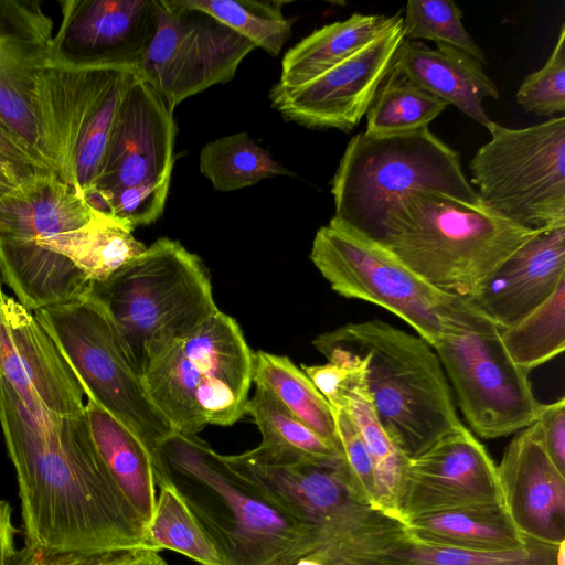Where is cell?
I'll use <instances>...</instances> for the list:
<instances>
[{
	"label": "cell",
	"mask_w": 565,
	"mask_h": 565,
	"mask_svg": "<svg viewBox=\"0 0 565 565\" xmlns=\"http://www.w3.org/2000/svg\"><path fill=\"white\" fill-rule=\"evenodd\" d=\"M93 216L82 191L50 171L0 198V274L24 308L33 312L90 292L92 282L73 262L38 245Z\"/></svg>",
	"instance_id": "cell-8"
},
{
	"label": "cell",
	"mask_w": 565,
	"mask_h": 565,
	"mask_svg": "<svg viewBox=\"0 0 565 565\" xmlns=\"http://www.w3.org/2000/svg\"><path fill=\"white\" fill-rule=\"evenodd\" d=\"M539 231L481 201L416 191L392 209L374 244L436 289L469 299Z\"/></svg>",
	"instance_id": "cell-4"
},
{
	"label": "cell",
	"mask_w": 565,
	"mask_h": 565,
	"mask_svg": "<svg viewBox=\"0 0 565 565\" xmlns=\"http://www.w3.org/2000/svg\"><path fill=\"white\" fill-rule=\"evenodd\" d=\"M406 41L429 40L450 45L486 63L483 51L476 44L462 24V11L451 0H409L403 18Z\"/></svg>",
	"instance_id": "cell-38"
},
{
	"label": "cell",
	"mask_w": 565,
	"mask_h": 565,
	"mask_svg": "<svg viewBox=\"0 0 565 565\" xmlns=\"http://www.w3.org/2000/svg\"><path fill=\"white\" fill-rule=\"evenodd\" d=\"M247 39L255 47L278 56L291 35L295 18L282 12L286 1L271 0H181Z\"/></svg>",
	"instance_id": "cell-35"
},
{
	"label": "cell",
	"mask_w": 565,
	"mask_h": 565,
	"mask_svg": "<svg viewBox=\"0 0 565 565\" xmlns=\"http://www.w3.org/2000/svg\"><path fill=\"white\" fill-rule=\"evenodd\" d=\"M355 356L360 369L345 392L341 409L349 415L370 455L379 509L402 521L398 504L409 459L396 447L380 423L365 385L364 364Z\"/></svg>",
	"instance_id": "cell-28"
},
{
	"label": "cell",
	"mask_w": 565,
	"mask_h": 565,
	"mask_svg": "<svg viewBox=\"0 0 565 565\" xmlns=\"http://www.w3.org/2000/svg\"><path fill=\"white\" fill-rule=\"evenodd\" d=\"M52 42L53 21L42 0H0V122L22 140L43 169L55 173L39 106Z\"/></svg>",
	"instance_id": "cell-16"
},
{
	"label": "cell",
	"mask_w": 565,
	"mask_h": 565,
	"mask_svg": "<svg viewBox=\"0 0 565 565\" xmlns=\"http://www.w3.org/2000/svg\"><path fill=\"white\" fill-rule=\"evenodd\" d=\"M397 559L399 565H565V542L529 540L518 550L483 552L431 547L409 539Z\"/></svg>",
	"instance_id": "cell-37"
},
{
	"label": "cell",
	"mask_w": 565,
	"mask_h": 565,
	"mask_svg": "<svg viewBox=\"0 0 565 565\" xmlns=\"http://www.w3.org/2000/svg\"><path fill=\"white\" fill-rule=\"evenodd\" d=\"M469 162L480 201L531 230L565 225V117L514 129L491 121Z\"/></svg>",
	"instance_id": "cell-13"
},
{
	"label": "cell",
	"mask_w": 565,
	"mask_h": 565,
	"mask_svg": "<svg viewBox=\"0 0 565 565\" xmlns=\"http://www.w3.org/2000/svg\"><path fill=\"white\" fill-rule=\"evenodd\" d=\"M252 382L267 388L294 416L342 454L333 408L289 358L253 352Z\"/></svg>",
	"instance_id": "cell-30"
},
{
	"label": "cell",
	"mask_w": 565,
	"mask_h": 565,
	"mask_svg": "<svg viewBox=\"0 0 565 565\" xmlns=\"http://www.w3.org/2000/svg\"><path fill=\"white\" fill-rule=\"evenodd\" d=\"M472 430L486 439L520 431L537 417L527 372L507 353L499 327L463 299L431 345Z\"/></svg>",
	"instance_id": "cell-11"
},
{
	"label": "cell",
	"mask_w": 565,
	"mask_h": 565,
	"mask_svg": "<svg viewBox=\"0 0 565 565\" xmlns=\"http://www.w3.org/2000/svg\"><path fill=\"white\" fill-rule=\"evenodd\" d=\"M512 362L531 373L565 349V280L540 307L510 327H499Z\"/></svg>",
	"instance_id": "cell-34"
},
{
	"label": "cell",
	"mask_w": 565,
	"mask_h": 565,
	"mask_svg": "<svg viewBox=\"0 0 565 565\" xmlns=\"http://www.w3.org/2000/svg\"><path fill=\"white\" fill-rule=\"evenodd\" d=\"M0 425L25 545L50 553L150 550L146 524L110 477L86 413H52L20 396L0 373Z\"/></svg>",
	"instance_id": "cell-1"
},
{
	"label": "cell",
	"mask_w": 565,
	"mask_h": 565,
	"mask_svg": "<svg viewBox=\"0 0 565 565\" xmlns=\"http://www.w3.org/2000/svg\"><path fill=\"white\" fill-rule=\"evenodd\" d=\"M501 503L497 465L465 426L408 460L399 497V516Z\"/></svg>",
	"instance_id": "cell-19"
},
{
	"label": "cell",
	"mask_w": 565,
	"mask_h": 565,
	"mask_svg": "<svg viewBox=\"0 0 565 565\" xmlns=\"http://www.w3.org/2000/svg\"><path fill=\"white\" fill-rule=\"evenodd\" d=\"M157 486L171 483L225 565H294L307 529L239 477L198 435L173 431L156 449Z\"/></svg>",
	"instance_id": "cell-3"
},
{
	"label": "cell",
	"mask_w": 565,
	"mask_h": 565,
	"mask_svg": "<svg viewBox=\"0 0 565 565\" xmlns=\"http://www.w3.org/2000/svg\"><path fill=\"white\" fill-rule=\"evenodd\" d=\"M416 191L480 202L459 153L428 127L393 136L358 134L331 181L335 213L329 223L375 243L392 209Z\"/></svg>",
	"instance_id": "cell-7"
},
{
	"label": "cell",
	"mask_w": 565,
	"mask_h": 565,
	"mask_svg": "<svg viewBox=\"0 0 565 565\" xmlns=\"http://www.w3.org/2000/svg\"><path fill=\"white\" fill-rule=\"evenodd\" d=\"M150 550L178 552L201 565H225L214 542L169 482L158 484L152 516L146 525Z\"/></svg>",
	"instance_id": "cell-33"
},
{
	"label": "cell",
	"mask_w": 565,
	"mask_h": 565,
	"mask_svg": "<svg viewBox=\"0 0 565 565\" xmlns=\"http://www.w3.org/2000/svg\"><path fill=\"white\" fill-rule=\"evenodd\" d=\"M310 259L337 294L382 307L430 347L462 298L424 281L383 247L339 226H321Z\"/></svg>",
	"instance_id": "cell-14"
},
{
	"label": "cell",
	"mask_w": 565,
	"mask_h": 565,
	"mask_svg": "<svg viewBox=\"0 0 565 565\" xmlns=\"http://www.w3.org/2000/svg\"><path fill=\"white\" fill-rule=\"evenodd\" d=\"M92 398L157 455L173 428L150 398L120 335L92 295L33 311Z\"/></svg>",
	"instance_id": "cell-12"
},
{
	"label": "cell",
	"mask_w": 565,
	"mask_h": 565,
	"mask_svg": "<svg viewBox=\"0 0 565 565\" xmlns=\"http://www.w3.org/2000/svg\"><path fill=\"white\" fill-rule=\"evenodd\" d=\"M156 31L137 70L173 111L181 102L230 82L255 49L244 36L181 0H156Z\"/></svg>",
	"instance_id": "cell-15"
},
{
	"label": "cell",
	"mask_w": 565,
	"mask_h": 565,
	"mask_svg": "<svg viewBox=\"0 0 565 565\" xmlns=\"http://www.w3.org/2000/svg\"><path fill=\"white\" fill-rule=\"evenodd\" d=\"M10 565H167L159 552L147 548L100 553H50L28 545L17 548Z\"/></svg>",
	"instance_id": "cell-40"
},
{
	"label": "cell",
	"mask_w": 565,
	"mask_h": 565,
	"mask_svg": "<svg viewBox=\"0 0 565 565\" xmlns=\"http://www.w3.org/2000/svg\"><path fill=\"white\" fill-rule=\"evenodd\" d=\"M252 366L241 327L218 310L159 355L142 379L173 431L198 435L207 425L231 426L245 415Z\"/></svg>",
	"instance_id": "cell-9"
},
{
	"label": "cell",
	"mask_w": 565,
	"mask_h": 565,
	"mask_svg": "<svg viewBox=\"0 0 565 565\" xmlns=\"http://www.w3.org/2000/svg\"><path fill=\"white\" fill-rule=\"evenodd\" d=\"M448 104L403 77L391 73L366 111V129L373 136L408 134L428 127Z\"/></svg>",
	"instance_id": "cell-36"
},
{
	"label": "cell",
	"mask_w": 565,
	"mask_h": 565,
	"mask_svg": "<svg viewBox=\"0 0 565 565\" xmlns=\"http://www.w3.org/2000/svg\"><path fill=\"white\" fill-rule=\"evenodd\" d=\"M23 179L10 164L0 160V198L19 185Z\"/></svg>",
	"instance_id": "cell-45"
},
{
	"label": "cell",
	"mask_w": 565,
	"mask_h": 565,
	"mask_svg": "<svg viewBox=\"0 0 565 565\" xmlns=\"http://www.w3.org/2000/svg\"><path fill=\"white\" fill-rule=\"evenodd\" d=\"M518 104L539 116H552L565 110V24L542 68L529 74L516 93Z\"/></svg>",
	"instance_id": "cell-39"
},
{
	"label": "cell",
	"mask_w": 565,
	"mask_h": 565,
	"mask_svg": "<svg viewBox=\"0 0 565 565\" xmlns=\"http://www.w3.org/2000/svg\"><path fill=\"white\" fill-rule=\"evenodd\" d=\"M0 373L20 396L34 399L52 413H86L82 384L51 334L1 286Z\"/></svg>",
	"instance_id": "cell-20"
},
{
	"label": "cell",
	"mask_w": 565,
	"mask_h": 565,
	"mask_svg": "<svg viewBox=\"0 0 565 565\" xmlns=\"http://www.w3.org/2000/svg\"><path fill=\"white\" fill-rule=\"evenodd\" d=\"M409 539L418 544L463 551H508L529 543L501 503L477 504L409 518Z\"/></svg>",
	"instance_id": "cell-26"
},
{
	"label": "cell",
	"mask_w": 565,
	"mask_h": 565,
	"mask_svg": "<svg viewBox=\"0 0 565 565\" xmlns=\"http://www.w3.org/2000/svg\"><path fill=\"white\" fill-rule=\"evenodd\" d=\"M173 111L138 72L120 102L89 207L134 231L162 214L174 163Z\"/></svg>",
	"instance_id": "cell-10"
},
{
	"label": "cell",
	"mask_w": 565,
	"mask_h": 565,
	"mask_svg": "<svg viewBox=\"0 0 565 565\" xmlns=\"http://www.w3.org/2000/svg\"><path fill=\"white\" fill-rule=\"evenodd\" d=\"M136 70L135 66L87 70L50 66L42 73L39 90L42 128L53 169L65 183L78 188L77 142L110 96Z\"/></svg>",
	"instance_id": "cell-21"
},
{
	"label": "cell",
	"mask_w": 565,
	"mask_h": 565,
	"mask_svg": "<svg viewBox=\"0 0 565 565\" xmlns=\"http://www.w3.org/2000/svg\"><path fill=\"white\" fill-rule=\"evenodd\" d=\"M343 459L360 497L379 509L377 489L370 455L344 409L333 408Z\"/></svg>",
	"instance_id": "cell-41"
},
{
	"label": "cell",
	"mask_w": 565,
	"mask_h": 565,
	"mask_svg": "<svg viewBox=\"0 0 565 565\" xmlns=\"http://www.w3.org/2000/svg\"><path fill=\"white\" fill-rule=\"evenodd\" d=\"M90 294L110 317L141 376L220 310L201 258L168 237L94 284Z\"/></svg>",
	"instance_id": "cell-6"
},
{
	"label": "cell",
	"mask_w": 565,
	"mask_h": 565,
	"mask_svg": "<svg viewBox=\"0 0 565 565\" xmlns=\"http://www.w3.org/2000/svg\"><path fill=\"white\" fill-rule=\"evenodd\" d=\"M436 46L433 50L404 40L388 73L457 107L488 128L492 120L483 108V99L499 97L495 83L479 61L450 45Z\"/></svg>",
	"instance_id": "cell-24"
},
{
	"label": "cell",
	"mask_w": 565,
	"mask_h": 565,
	"mask_svg": "<svg viewBox=\"0 0 565 565\" xmlns=\"http://www.w3.org/2000/svg\"><path fill=\"white\" fill-rule=\"evenodd\" d=\"M93 440L110 477L139 518L150 521L158 494L157 455L92 398L85 405Z\"/></svg>",
	"instance_id": "cell-25"
},
{
	"label": "cell",
	"mask_w": 565,
	"mask_h": 565,
	"mask_svg": "<svg viewBox=\"0 0 565 565\" xmlns=\"http://www.w3.org/2000/svg\"><path fill=\"white\" fill-rule=\"evenodd\" d=\"M531 425L550 459L565 475V398L541 404Z\"/></svg>",
	"instance_id": "cell-42"
},
{
	"label": "cell",
	"mask_w": 565,
	"mask_h": 565,
	"mask_svg": "<svg viewBox=\"0 0 565 565\" xmlns=\"http://www.w3.org/2000/svg\"><path fill=\"white\" fill-rule=\"evenodd\" d=\"M200 172L221 192L254 185L263 179L294 175L247 132L207 142L199 156Z\"/></svg>",
	"instance_id": "cell-32"
},
{
	"label": "cell",
	"mask_w": 565,
	"mask_h": 565,
	"mask_svg": "<svg viewBox=\"0 0 565 565\" xmlns=\"http://www.w3.org/2000/svg\"><path fill=\"white\" fill-rule=\"evenodd\" d=\"M563 280L565 225L539 231L468 300L498 327H510L547 300Z\"/></svg>",
	"instance_id": "cell-23"
},
{
	"label": "cell",
	"mask_w": 565,
	"mask_h": 565,
	"mask_svg": "<svg viewBox=\"0 0 565 565\" xmlns=\"http://www.w3.org/2000/svg\"><path fill=\"white\" fill-rule=\"evenodd\" d=\"M405 40L403 18L353 55L295 88L277 83L269 90L273 108L309 128L350 131L366 114Z\"/></svg>",
	"instance_id": "cell-17"
},
{
	"label": "cell",
	"mask_w": 565,
	"mask_h": 565,
	"mask_svg": "<svg viewBox=\"0 0 565 565\" xmlns=\"http://www.w3.org/2000/svg\"><path fill=\"white\" fill-rule=\"evenodd\" d=\"M501 504L529 540L565 542V475L547 456L532 425L519 431L497 465Z\"/></svg>",
	"instance_id": "cell-22"
},
{
	"label": "cell",
	"mask_w": 565,
	"mask_h": 565,
	"mask_svg": "<svg viewBox=\"0 0 565 565\" xmlns=\"http://www.w3.org/2000/svg\"><path fill=\"white\" fill-rule=\"evenodd\" d=\"M312 344L320 353L341 350L362 360L374 412L408 459L465 427L441 363L420 337L369 320L321 333Z\"/></svg>",
	"instance_id": "cell-5"
},
{
	"label": "cell",
	"mask_w": 565,
	"mask_h": 565,
	"mask_svg": "<svg viewBox=\"0 0 565 565\" xmlns=\"http://www.w3.org/2000/svg\"><path fill=\"white\" fill-rule=\"evenodd\" d=\"M17 529L12 522V509L10 504L0 500V565H10L11 558L17 550Z\"/></svg>",
	"instance_id": "cell-44"
},
{
	"label": "cell",
	"mask_w": 565,
	"mask_h": 565,
	"mask_svg": "<svg viewBox=\"0 0 565 565\" xmlns=\"http://www.w3.org/2000/svg\"><path fill=\"white\" fill-rule=\"evenodd\" d=\"M245 414L252 416L262 443V452L286 459L331 462L342 454L294 416L267 388L256 385Z\"/></svg>",
	"instance_id": "cell-31"
},
{
	"label": "cell",
	"mask_w": 565,
	"mask_h": 565,
	"mask_svg": "<svg viewBox=\"0 0 565 565\" xmlns=\"http://www.w3.org/2000/svg\"><path fill=\"white\" fill-rule=\"evenodd\" d=\"M0 160L10 164L23 179H29L39 171H47L39 164L22 140L1 122Z\"/></svg>",
	"instance_id": "cell-43"
},
{
	"label": "cell",
	"mask_w": 565,
	"mask_h": 565,
	"mask_svg": "<svg viewBox=\"0 0 565 565\" xmlns=\"http://www.w3.org/2000/svg\"><path fill=\"white\" fill-rule=\"evenodd\" d=\"M402 18L401 13H353L315 30L287 51L277 84L295 88L310 82L392 29Z\"/></svg>",
	"instance_id": "cell-27"
},
{
	"label": "cell",
	"mask_w": 565,
	"mask_h": 565,
	"mask_svg": "<svg viewBox=\"0 0 565 565\" xmlns=\"http://www.w3.org/2000/svg\"><path fill=\"white\" fill-rule=\"evenodd\" d=\"M47 248L72 260L94 285L142 254L147 246L134 237L131 230L94 211L87 224L57 234Z\"/></svg>",
	"instance_id": "cell-29"
},
{
	"label": "cell",
	"mask_w": 565,
	"mask_h": 565,
	"mask_svg": "<svg viewBox=\"0 0 565 565\" xmlns=\"http://www.w3.org/2000/svg\"><path fill=\"white\" fill-rule=\"evenodd\" d=\"M249 486L307 529L294 565H399L405 523L364 501L344 459L331 462L268 456L257 448L223 455Z\"/></svg>",
	"instance_id": "cell-2"
},
{
	"label": "cell",
	"mask_w": 565,
	"mask_h": 565,
	"mask_svg": "<svg viewBox=\"0 0 565 565\" xmlns=\"http://www.w3.org/2000/svg\"><path fill=\"white\" fill-rule=\"evenodd\" d=\"M60 6L51 66L137 67L156 31V0H61Z\"/></svg>",
	"instance_id": "cell-18"
}]
</instances>
